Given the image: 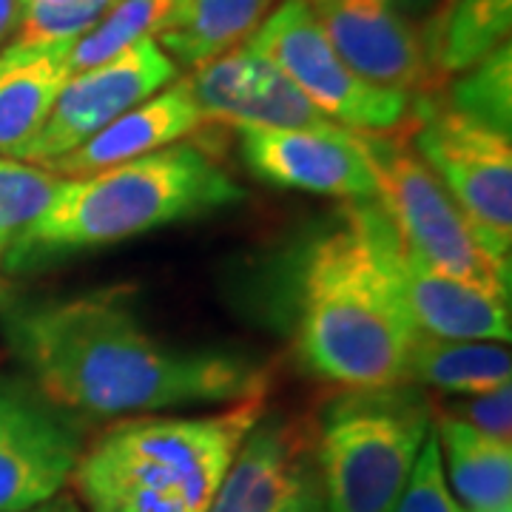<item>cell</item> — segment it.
I'll list each match as a JSON object with an SVG mask.
<instances>
[{
    "mask_svg": "<svg viewBox=\"0 0 512 512\" xmlns=\"http://www.w3.org/2000/svg\"><path fill=\"white\" fill-rule=\"evenodd\" d=\"M12 339L43 399L72 413L151 416L268 393L265 370L248 356L154 336L120 288L26 308Z\"/></svg>",
    "mask_w": 512,
    "mask_h": 512,
    "instance_id": "1",
    "label": "cell"
},
{
    "mask_svg": "<svg viewBox=\"0 0 512 512\" xmlns=\"http://www.w3.org/2000/svg\"><path fill=\"white\" fill-rule=\"evenodd\" d=\"M419 330L404 308L376 231V200L350 202L345 225L313 242L302 268L299 353L342 390L407 382Z\"/></svg>",
    "mask_w": 512,
    "mask_h": 512,
    "instance_id": "2",
    "label": "cell"
},
{
    "mask_svg": "<svg viewBox=\"0 0 512 512\" xmlns=\"http://www.w3.org/2000/svg\"><path fill=\"white\" fill-rule=\"evenodd\" d=\"M265 393L197 416H131L80 450L74 498L86 512H208Z\"/></svg>",
    "mask_w": 512,
    "mask_h": 512,
    "instance_id": "3",
    "label": "cell"
},
{
    "mask_svg": "<svg viewBox=\"0 0 512 512\" xmlns=\"http://www.w3.org/2000/svg\"><path fill=\"white\" fill-rule=\"evenodd\" d=\"M245 197L214 154L174 143L154 154L63 180L55 200L6 254L12 265L106 248Z\"/></svg>",
    "mask_w": 512,
    "mask_h": 512,
    "instance_id": "4",
    "label": "cell"
},
{
    "mask_svg": "<svg viewBox=\"0 0 512 512\" xmlns=\"http://www.w3.org/2000/svg\"><path fill=\"white\" fill-rule=\"evenodd\" d=\"M416 384L342 390L313 424L316 481L328 512H390L433 430Z\"/></svg>",
    "mask_w": 512,
    "mask_h": 512,
    "instance_id": "5",
    "label": "cell"
},
{
    "mask_svg": "<svg viewBox=\"0 0 512 512\" xmlns=\"http://www.w3.org/2000/svg\"><path fill=\"white\" fill-rule=\"evenodd\" d=\"M359 137L376 177V202L396 237L444 274L510 299V262L478 237L402 128L359 131Z\"/></svg>",
    "mask_w": 512,
    "mask_h": 512,
    "instance_id": "6",
    "label": "cell"
},
{
    "mask_svg": "<svg viewBox=\"0 0 512 512\" xmlns=\"http://www.w3.org/2000/svg\"><path fill=\"white\" fill-rule=\"evenodd\" d=\"M410 146L439 177L498 259L512 254V134L424 94L413 100Z\"/></svg>",
    "mask_w": 512,
    "mask_h": 512,
    "instance_id": "7",
    "label": "cell"
},
{
    "mask_svg": "<svg viewBox=\"0 0 512 512\" xmlns=\"http://www.w3.org/2000/svg\"><path fill=\"white\" fill-rule=\"evenodd\" d=\"M248 46L271 60L330 123L353 131H396L410 123L413 97L350 72L302 0H279Z\"/></svg>",
    "mask_w": 512,
    "mask_h": 512,
    "instance_id": "8",
    "label": "cell"
},
{
    "mask_svg": "<svg viewBox=\"0 0 512 512\" xmlns=\"http://www.w3.org/2000/svg\"><path fill=\"white\" fill-rule=\"evenodd\" d=\"M177 77L180 66L165 55L154 37H146L83 72H74L57 97L49 120L20 151L18 160L35 165L55 163L120 114L163 92Z\"/></svg>",
    "mask_w": 512,
    "mask_h": 512,
    "instance_id": "9",
    "label": "cell"
},
{
    "mask_svg": "<svg viewBox=\"0 0 512 512\" xmlns=\"http://www.w3.org/2000/svg\"><path fill=\"white\" fill-rule=\"evenodd\" d=\"M237 134L242 160L262 183L348 202L376 200V177L353 128L242 126Z\"/></svg>",
    "mask_w": 512,
    "mask_h": 512,
    "instance_id": "10",
    "label": "cell"
},
{
    "mask_svg": "<svg viewBox=\"0 0 512 512\" xmlns=\"http://www.w3.org/2000/svg\"><path fill=\"white\" fill-rule=\"evenodd\" d=\"M376 231L390 274L413 325L424 336L458 342H504L510 345V299L461 282L424 262L396 237L376 202Z\"/></svg>",
    "mask_w": 512,
    "mask_h": 512,
    "instance_id": "11",
    "label": "cell"
},
{
    "mask_svg": "<svg viewBox=\"0 0 512 512\" xmlns=\"http://www.w3.org/2000/svg\"><path fill=\"white\" fill-rule=\"evenodd\" d=\"M316 490L313 424L265 410L239 444L208 512H296Z\"/></svg>",
    "mask_w": 512,
    "mask_h": 512,
    "instance_id": "12",
    "label": "cell"
},
{
    "mask_svg": "<svg viewBox=\"0 0 512 512\" xmlns=\"http://www.w3.org/2000/svg\"><path fill=\"white\" fill-rule=\"evenodd\" d=\"M333 52L362 80L413 94L430 83V57L419 29L387 0H302Z\"/></svg>",
    "mask_w": 512,
    "mask_h": 512,
    "instance_id": "13",
    "label": "cell"
},
{
    "mask_svg": "<svg viewBox=\"0 0 512 512\" xmlns=\"http://www.w3.org/2000/svg\"><path fill=\"white\" fill-rule=\"evenodd\" d=\"M80 450L69 421L0 382V512H26L63 493Z\"/></svg>",
    "mask_w": 512,
    "mask_h": 512,
    "instance_id": "14",
    "label": "cell"
},
{
    "mask_svg": "<svg viewBox=\"0 0 512 512\" xmlns=\"http://www.w3.org/2000/svg\"><path fill=\"white\" fill-rule=\"evenodd\" d=\"M185 80L208 126L308 128L330 123L271 60L248 43L194 69Z\"/></svg>",
    "mask_w": 512,
    "mask_h": 512,
    "instance_id": "15",
    "label": "cell"
},
{
    "mask_svg": "<svg viewBox=\"0 0 512 512\" xmlns=\"http://www.w3.org/2000/svg\"><path fill=\"white\" fill-rule=\"evenodd\" d=\"M205 123L194 94L188 89V80H174L163 92L143 100L109 126L100 128L83 146H77L69 154H63L55 163L43 165L49 171L60 174L63 180L89 177L94 171H103L111 165L128 163L137 157L154 154L160 148L183 143L185 137L197 134Z\"/></svg>",
    "mask_w": 512,
    "mask_h": 512,
    "instance_id": "16",
    "label": "cell"
},
{
    "mask_svg": "<svg viewBox=\"0 0 512 512\" xmlns=\"http://www.w3.org/2000/svg\"><path fill=\"white\" fill-rule=\"evenodd\" d=\"M74 43L0 49V157H15L49 120L57 97L72 77Z\"/></svg>",
    "mask_w": 512,
    "mask_h": 512,
    "instance_id": "17",
    "label": "cell"
},
{
    "mask_svg": "<svg viewBox=\"0 0 512 512\" xmlns=\"http://www.w3.org/2000/svg\"><path fill=\"white\" fill-rule=\"evenodd\" d=\"M433 433L444 481L464 510H512V441L487 436L447 410H433Z\"/></svg>",
    "mask_w": 512,
    "mask_h": 512,
    "instance_id": "18",
    "label": "cell"
},
{
    "mask_svg": "<svg viewBox=\"0 0 512 512\" xmlns=\"http://www.w3.org/2000/svg\"><path fill=\"white\" fill-rule=\"evenodd\" d=\"M279 0H180L154 35L177 66L200 69L248 43Z\"/></svg>",
    "mask_w": 512,
    "mask_h": 512,
    "instance_id": "19",
    "label": "cell"
},
{
    "mask_svg": "<svg viewBox=\"0 0 512 512\" xmlns=\"http://www.w3.org/2000/svg\"><path fill=\"white\" fill-rule=\"evenodd\" d=\"M510 379L512 356L504 342H458L419 333L407 359V384L456 396L490 393Z\"/></svg>",
    "mask_w": 512,
    "mask_h": 512,
    "instance_id": "20",
    "label": "cell"
},
{
    "mask_svg": "<svg viewBox=\"0 0 512 512\" xmlns=\"http://www.w3.org/2000/svg\"><path fill=\"white\" fill-rule=\"evenodd\" d=\"M512 0H444L427 43L430 69L456 77L510 43Z\"/></svg>",
    "mask_w": 512,
    "mask_h": 512,
    "instance_id": "21",
    "label": "cell"
},
{
    "mask_svg": "<svg viewBox=\"0 0 512 512\" xmlns=\"http://www.w3.org/2000/svg\"><path fill=\"white\" fill-rule=\"evenodd\" d=\"M177 3L180 0H117L106 18L74 40L72 57H69L72 74L83 72L94 63H103L128 46L157 35Z\"/></svg>",
    "mask_w": 512,
    "mask_h": 512,
    "instance_id": "22",
    "label": "cell"
},
{
    "mask_svg": "<svg viewBox=\"0 0 512 512\" xmlns=\"http://www.w3.org/2000/svg\"><path fill=\"white\" fill-rule=\"evenodd\" d=\"M450 109L473 117L501 134L512 126V46L501 43L467 72L456 74L450 86Z\"/></svg>",
    "mask_w": 512,
    "mask_h": 512,
    "instance_id": "23",
    "label": "cell"
},
{
    "mask_svg": "<svg viewBox=\"0 0 512 512\" xmlns=\"http://www.w3.org/2000/svg\"><path fill=\"white\" fill-rule=\"evenodd\" d=\"M63 185V177L35 163L0 157V254L35 225Z\"/></svg>",
    "mask_w": 512,
    "mask_h": 512,
    "instance_id": "24",
    "label": "cell"
},
{
    "mask_svg": "<svg viewBox=\"0 0 512 512\" xmlns=\"http://www.w3.org/2000/svg\"><path fill=\"white\" fill-rule=\"evenodd\" d=\"M390 512H467L458 504L456 495L450 493V487L444 481L439 441H436L433 430H430V436L421 447L407 487H404L396 507Z\"/></svg>",
    "mask_w": 512,
    "mask_h": 512,
    "instance_id": "25",
    "label": "cell"
},
{
    "mask_svg": "<svg viewBox=\"0 0 512 512\" xmlns=\"http://www.w3.org/2000/svg\"><path fill=\"white\" fill-rule=\"evenodd\" d=\"M447 413L473 424L476 430L487 433V436L512 441V384L495 387L490 393L464 396L458 402H450Z\"/></svg>",
    "mask_w": 512,
    "mask_h": 512,
    "instance_id": "26",
    "label": "cell"
},
{
    "mask_svg": "<svg viewBox=\"0 0 512 512\" xmlns=\"http://www.w3.org/2000/svg\"><path fill=\"white\" fill-rule=\"evenodd\" d=\"M23 15V0H0V43L9 40Z\"/></svg>",
    "mask_w": 512,
    "mask_h": 512,
    "instance_id": "27",
    "label": "cell"
},
{
    "mask_svg": "<svg viewBox=\"0 0 512 512\" xmlns=\"http://www.w3.org/2000/svg\"><path fill=\"white\" fill-rule=\"evenodd\" d=\"M26 512H86L80 507V501L74 498V495L66 493H57L55 498H49V501H43V504H37L32 510Z\"/></svg>",
    "mask_w": 512,
    "mask_h": 512,
    "instance_id": "28",
    "label": "cell"
},
{
    "mask_svg": "<svg viewBox=\"0 0 512 512\" xmlns=\"http://www.w3.org/2000/svg\"><path fill=\"white\" fill-rule=\"evenodd\" d=\"M296 512H328V507H325V501H322V493L316 490V493H313Z\"/></svg>",
    "mask_w": 512,
    "mask_h": 512,
    "instance_id": "29",
    "label": "cell"
},
{
    "mask_svg": "<svg viewBox=\"0 0 512 512\" xmlns=\"http://www.w3.org/2000/svg\"><path fill=\"white\" fill-rule=\"evenodd\" d=\"M390 6H396L399 12H404V9H421L427 0H387Z\"/></svg>",
    "mask_w": 512,
    "mask_h": 512,
    "instance_id": "30",
    "label": "cell"
},
{
    "mask_svg": "<svg viewBox=\"0 0 512 512\" xmlns=\"http://www.w3.org/2000/svg\"><path fill=\"white\" fill-rule=\"evenodd\" d=\"M23 3H72V0H23Z\"/></svg>",
    "mask_w": 512,
    "mask_h": 512,
    "instance_id": "31",
    "label": "cell"
},
{
    "mask_svg": "<svg viewBox=\"0 0 512 512\" xmlns=\"http://www.w3.org/2000/svg\"><path fill=\"white\" fill-rule=\"evenodd\" d=\"M501 512H512V510H501Z\"/></svg>",
    "mask_w": 512,
    "mask_h": 512,
    "instance_id": "32",
    "label": "cell"
},
{
    "mask_svg": "<svg viewBox=\"0 0 512 512\" xmlns=\"http://www.w3.org/2000/svg\"><path fill=\"white\" fill-rule=\"evenodd\" d=\"M0 256H3V254H0Z\"/></svg>",
    "mask_w": 512,
    "mask_h": 512,
    "instance_id": "33",
    "label": "cell"
}]
</instances>
